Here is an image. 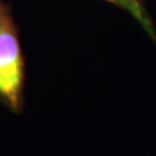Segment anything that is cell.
<instances>
[{"instance_id":"obj_2","label":"cell","mask_w":156,"mask_h":156,"mask_svg":"<svg viewBox=\"0 0 156 156\" xmlns=\"http://www.w3.org/2000/svg\"><path fill=\"white\" fill-rule=\"evenodd\" d=\"M103 2H107V3L112 4V5L121 8V9H124L125 12H128L130 16L142 26V29L148 34V37L152 39V42L156 44L155 23L152 21V18L150 17V14H148L142 0H103Z\"/></svg>"},{"instance_id":"obj_1","label":"cell","mask_w":156,"mask_h":156,"mask_svg":"<svg viewBox=\"0 0 156 156\" xmlns=\"http://www.w3.org/2000/svg\"><path fill=\"white\" fill-rule=\"evenodd\" d=\"M25 58L12 11L0 0V103L20 115L23 108Z\"/></svg>"}]
</instances>
